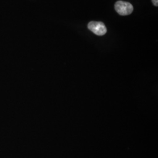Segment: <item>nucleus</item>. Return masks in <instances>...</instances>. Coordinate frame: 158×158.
Masks as SVG:
<instances>
[{"label": "nucleus", "instance_id": "nucleus-1", "mask_svg": "<svg viewBox=\"0 0 158 158\" xmlns=\"http://www.w3.org/2000/svg\"><path fill=\"white\" fill-rule=\"evenodd\" d=\"M115 9L117 12L121 15H128L131 14L133 10V6L130 2L118 1L115 4Z\"/></svg>", "mask_w": 158, "mask_h": 158}, {"label": "nucleus", "instance_id": "nucleus-2", "mask_svg": "<svg viewBox=\"0 0 158 158\" xmlns=\"http://www.w3.org/2000/svg\"><path fill=\"white\" fill-rule=\"evenodd\" d=\"M88 28L94 34L98 36L105 35L107 31L104 23L96 21H92L89 23L88 24Z\"/></svg>", "mask_w": 158, "mask_h": 158}, {"label": "nucleus", "instance_id": "nucleus-3", "mask_svg": "<svg viewBox=\"0 0 158 158\" xmlns=\"http://www.w3.org/2000/svg\"><path fill=\"white\" fill-rule=\"evenodd\" d=\"M152 1L153 4L155 6H158V0H152Z\"/></svg>", "mask_w": 158, "mask_h": 158}]
</instances>
